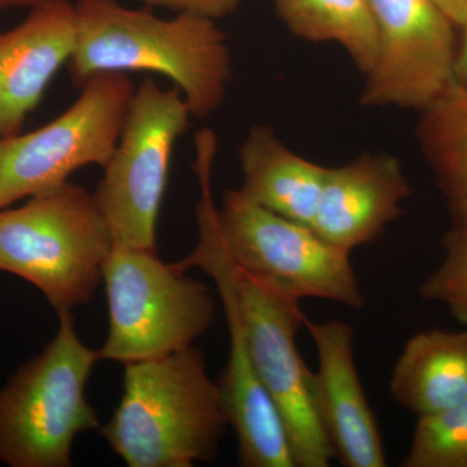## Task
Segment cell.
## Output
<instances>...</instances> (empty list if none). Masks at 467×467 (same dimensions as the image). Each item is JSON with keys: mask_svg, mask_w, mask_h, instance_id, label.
<instances>
[{"mask_svg": "<svg viewBox=\"0 0 467 467\" xmlns=\"http://www.w3.org/2000/svg\"><path fill=\"white\" fill-rule=\"evenodd\" d=\"M462 32V41L460 42L457 51L456 81L467 86V24Z\"/></svg>", "mask_w": 467, "mask_h": 467, "instance_id": "obj_23", "label": "cell"}, {"mask_svg": "<svg viewBox=\"0 0 467 467\" xmlns=\"http://www.w3.org/2000/svg\"><path fill=\"white\" fill-rule=\"evenodd\" d=\"M192 117L175 86L161 88L147 78L134 91L115 152L94 193L115 244L156 251L171 155Z\"/></svg>", "mask_w": 467, "mask_h": 467, "instance_id": "obj_7", "label": "cell"}, {"mask_svg": "<svg viewBox=\"0 0 467 467\" xmlns=\"http://www.w3.org/2000/svg\"><path fill=\"white\" fill-rule=\"evenodd\" d=\"M47 125L0 138V209L67 183L78 169L104 168L115 152L135 91L125 73H100Z\"/></svg>", "mask_w": 467, "mask_h": 467, "instance_id": "obj_8", "label": "cell"}, {"mask_svg": "<svg viewBox=\"0 0 467 467\" xmlns=\"http://www.w3.org/2000/svg\"><path fill=\"white\" fill-rule=\"evenodd\" d=\"M444 257L420 287L423 300L442 304L467 328V225H451L442 236Z\"/></svg>", "mask_w": 467, "mask_h": 467, "instance_id": "obj_20", "label": "cell"}, {"mask_svg": "<svg viewBox=\"0 0 467 467\" xmlns=\"http://www.w3.org/2000/svg\"><path fill=\"white\" fill-rule=\"evenodd\" d=\"M393 400L418 417L467 399V328H429L410 337L389 379Z\"/></svg>", "mask_w": 467, "mask_h": 467, "instance_id": "obj_16", "label": "cell"}, {"mask_svg": "<svg viewBox=\"0 0 467 467\" xmlns=\"http://www.w3.org/2000/svg\"><path fill=\"white\" fill-rule=\"evenodd\" d=\"M217 230L227 259L243 272L303 299L362 309L365 297L350 254L328 244L312 227L261 207L229 190L217 209Z\"/></svg>", "mask_w": 467, "mask_h": 467, "instance_id": "obj_9", "label": "cell"}, {"mask_svg": "<svg viewBox=\"0 0 467 467\" xmlns=\"http://www.w3.org/2000/svg\"><path fill=\"white\" fill-rule=\"evenodd\" d=\"M439 9L457 29H463L467 24V0H434Z\"/></svg>", "mask_w": 467, "mask_h": 467, "instance_id": "obj_22", "label": "cell"}, {"mask_svg": "<svg viewBox=\"0 0 467 467\" xmlns=\"http://www.w3.org/2000/svg\"><path fill=\"white\" fill-rule=\"evenodd\" d=\"M411 187L400 160L389 153H362L327 168L312 229L337 250L352 254L376 242L404 213Z\"/></svg>", "mask_w": 467, "mask_h": 467, "instance_id": "obj_12", "label": "cell"}, {"mask_svg": "<svg viewBox=\"0 0 467 467\" xmlns=\"http://www.w3.org/2000/svg\"><path fill=\"white\" fill-rule=\"evenodd\" d=\"M318 367L309 370V395L319 425L346 467H386L383 438L359 379L353 328L347 322L306 319Z\"/></svg>", "mask_w": 467, "mask_h": 467, "instance_id": "obj_11", "label": "cell"}, {"mask_svg": "<svg viewBox=\"0 0 467 467\" xmlns=\"http://www.w3.org/2000/svg\"><path fill=\"white\" fill-rule=\"evenodd\" d=\"M47 0H0V14L17 8H33Z\"/></svg>", "mask_w": 467, "mask_h": 467, "instance_id": "obj_24", "label": "cell"}, {"mask_svg": "<svg viewBox=\"0 0 467 467\" xmlns=\"http://www.w3.org/2000/svg\"><path fill=\"white\" fill-rule=\"evenodd\" d=\"M230 333V352L217 380L227 423L238 442L243 467H296L287 430L252 361L229 292L218 288Z\"/></svg>", "mask_w": 467, "mask_h": 467, "instance_id": "obj_14", "label": "cell"}, {"mask_svg": "<svg viewBox=\"0 0 467 467\" xmlns=\"http://www.w3.org/2000/svg\"><path fill=\"white\" fill-rule=\"evenodd\" d=\"M416 134L451 225H467V86L454 81L420 109Z\"/></svg>", "mask_w": 467, "mask_h": 467, "instance_id": "obj_17", "label": "cell"}, {"mask_svg": "<svg viewBox=\"0 0 467 467\" xmlns=\"http://www.w3.org/2000/svg\"><path fill=\"white\" fill-rule=\"evenodd\" d=\"M146 7L164 8L178 14L196 15L220 20L234 14L242 0H138Z\"/></svg>", "mask_w": 467, "mask_h": 467, "instance_id": "obj_21", "label": "cell"}, {"mask_svg": "<svg viewBox=\"0 0 467 467\" xmlns=\"http://www.w3.org/2000/svg\"><path fill=\"white\" fill-rule=\"evenodd\" d=\"M377 58L361 92L367 109H420L456 81L457 27L434 0H368Z\"/></svg>", "mask_w": 467, "mask_h": 467, "instance_id": "obj_10", "label": "cell"}, {"mask_svg": "<svg viewBox=\"0 0 467 467\" xmlns=\"http://www.w3.org/2000/svg\"><path fill=\"white\" fill-rule=\"evenodd\" d=\"M241 192L279 216L312 226L327 167L303 158L272 126L251 129L238 150Z\"/></svg>", "mask_w": 467, "mask_h": 467, "instance_id": "obj_15", "label": "cell"}, {"mask_svg": "<svg viewBox=\"0 0 467 467\" xmlns=\"http://www.w3.org/2000/svg\"><path fill=\"white\" fill-rule=\"evenodd\" d=\"M113 245L95 195L69 181L0 209V270L36 285L57 313L91 300Z\"/></svg>", "mask_w": 467, "mask_h": 467, "instance_id": "obj_4", "label": "cell"}, {"mask_svg": "<svg viewBox=\"0 0 467 467\" xmlns=\"http://www.w3.org/2000/svg\"><path fill=\"white\" fill-rule=\"evenodd\" d=\"M401 467H467V399L418 417Z\"/></svg>", "mask_w": 467, "mask_h": 467, "instance_id": "obj_19", "label": "cell"}, {"mask_svg": "<svg viewBox=\"0 0 467 467\" xmlns=\"http://www.w3.org/2000/svg\"><path fill=\"white\" fill-rule=\"evenodd\" d=\"M227 418L195 346L125 365L122 396L103 435L130 467H192L216 459Z\"/></svg>", "mask_w": 467, "mask_h": 467, "instance_id": "obj_3", "label": "cell"}, {"mask_svg": "<svg viewBox=\"0 0 467 467\" xmlns=\"http://www.w3.org/2000/svg\"><path fill=\"white\" fill-rule=\"evenodd\" d=\"M38 356L0 389V462L12 467H69L77 436L100 427L86 386L99 350L86 346L72 312Z\"/></svg>", "mask_w": 467, "mask_h": 467, "instance_id": "obj_5", "label": "cell"}, {"mask_svg": "<svg viewBox=\"0 0 467 467\" xmlns=\"http://www.w3.org/2000/svg\"><path fill=\"white\" fill-rule=\"evenodd\" d=\"M75 9L77 41L67 70L76 85L100 73L149 72L180 88L193 119H207L223 106L233 61L216 20L190 14L162 18L117 0H78Z\"/></svg>", "mask_w": 467, "mask_h": 467, "instance_id": "obj_1", "label": "cell"}, {"mask_svg": "<svg viewBox=\"0 0 467 467\" xmlns=\"http://www.w3.org/2000/svg\"><path fill=\"white\" fill-rule=\"evenodd\" d=\"M276 15L299 38L340 46L359 72L376 63L377 33L368 0H273Z\"/></svg>", "mask_w": 467, "mask_h": 467, "instance_id": "obj_18", "label": "cell"}, {"mask_svg": "<svg viewBox=\"0 0 467 467\" xmlns=\"http://www.w3.org/2000/svg\"><path fill=\"white\" fill-rule=\"evenodd\" d=\"M77 41L75 3L47 0L0 32V138L20 134Z\"/></svg>", "mask_w": 467, "mask_h": 467, "instance_id": "obj_13", "label": "cell"}, {"mask_svg": "<svg viewBox=\"0 0 467 467\" xmlns=\"http://www.w3.org/2000/svg\"><path fill=\"white\" fill-rule=\"evenodd\" d=\"M109 331L100 358L131 364L192 347L213 324L216 303L196 279L156 251L113 245L103 266Z\"/></svg>", "mask_w": 467, "mask_h": 467, "instance_id": "obj_6", "label": "cell"}, {"mask_svg": "<svg viewBox=\"0 0 467 467\" xmlns=\"http://www.w3.org/2000/svg\"><path fill=\"white\" fill-rule=\"evenodd\" d=\"M195 250L175 264L186 272L201 267L229 292L261 382L284 418L296 467H327L334 451L319 425L309 395V370L296 346L306 324L299 297L234 266L221 245L213 196H201L196 208Z\"/></svg>", "mask_w": 467, "mask_h": 467, "instance_id": "obj_2", "label": "cell"}]
</instances>
